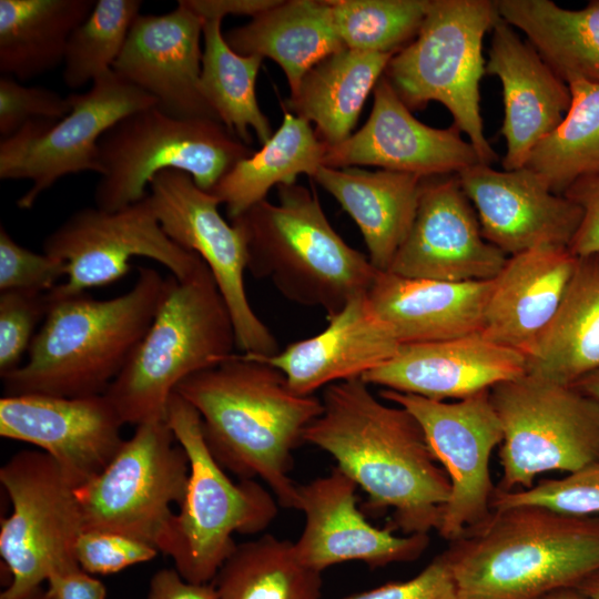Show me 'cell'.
Instances as JSON below:
<instances>
[{
    "mask_svg": "<svg viewBox=\"0 0 599 599\" xmlns=\"http://www.w3.org/2000/svg\"><path fill=\"white\" fill-rule=\"evenodd\" d=\"M321 399L323 412L303 441L329 454L373 508L390 510V530H437L450 481L417 419L379 402L361 377L328 385Z\"/></svg>",
    "mask_w": 599,
    "mask_h": 599,
    "instance_id": "1",
    "label": "cell"
},
{
    "mask_svg": "<svg viewBox=\"0 0 599 599\" xmlns=\"http://www.w3.org/2000/svg\"><path fill=\"white\" fill-rule=\"evenodd\" d=\"M201 417L209 449L240 479H260L280 506L294 508L293 451L322 414L314 395L294 392L268 362L233 354L181 382L174 390Z\"/></svg>",
    "mask_w": 599,
    "mask_h": 599,
    "instance_id": "2",
    "label": "cell"
},
{
    "mask_svg": "<svg viewBox=\"0 0 599 599\" xmlns=\"http://www.w3.org/2000/svg\"><path fill=\"white\" fill-rule=\"evenodd\" d=\"M166 283L154 268L140 267L131 290L112 298L49 292L48 314L26 359L0 376L4 395L104 394L148 332Z\"/></svg>",
    "mask_w": 599,
    "mask_h": 599,
    "instance_id": "3",
    "label": "cell"
},
{
    "mask_svg": "<svg viewBox=\"0 0 599 599\" xmlns=\"http://www.w3.org/2000/svg\"><path fill=\"white\" fill-rule=\"evenodd\" d=\"M443 552L457 599H539L599 570V516L496 509Z\"/></svg>",
    "mask_w": 599,
    "mask_h": 599,
    "instance_id": "4",
    "label": "cell"
},
{
    "mask_svg": "<svg viewBox=\"0 0 599 599\" xmlns=\"http://www.w3.org/2000/svg\"><path fill=\"white\" fill-rule=\"evenodd\" d=\"M277 196L278 203L263 200L231 220L245 237L247 270L329 318L367 294L378 270L333 229L314 192L294 183L278 185Z\"/></svg>",
    "mask_w": 599,
    "mask_h": 599,
    "instance_id": "5",
    "label": "cell"
},
{
    "mask_svg": "<svg viewBox=\"0 0 599 599\" xmlns=\"http://www.w3.org/2000/svg\"><path fill=\"white\" fill-rule=\"evenodd\" d=\"M166 278L148 332L104 393L124 424L165 419L177 385L225 361L236 347L230 311L205 263L186 280Z\"/></svg>",
    "mask_w": 599,
    "mask_h": 599,
    "instance_id": "6",
    "label": "cell"
},
{
    "mask_svg": "<svg viewBox=\"0 0 599 599\" xmlns=\"http://www.w3.org/2000/svg\"><path fill=\"white\" fill-rule=\"evenodd\" d=\"M165 419L185 450L190 473L183 500L158 550L192 583H211L237 544L234 534L265 530L277 515L272 491L255 479L233 481L209 449L196 409L177 393Z\"/></svg>",
    "mask_w": 599,
    "mask_h": 599,
    "instance_id": "7",
    "label": "cell"
},
{
    "mask_svg": "<svg viewBox=\"0 0 599 599\" xmlns=\"http://www.w3.org/2000/svg\"><path fill=\"white\" fill-rule=\"evenodd\" d=\"M497 16L495 1L432 0L418 33L384 72L410 111L430 101L443 104L488 165L497 153L484 132L479 87L486 67L483 41Z\"/></svg>",
    "mask_w": 599,
    "mask_h": 599,
    "instance_id": "8",
    "label": "cell"
},
{
    "mask_svg": "<svg viewBox=\"0 0 599 599\" xmlns=\"http://www.w3.org/2000/svg\"><path fill=\"white\" fill-rule=\"evenodd\" d=\"M98 149L102 173L93 197L104 211L146 197L152 179L165 170L185 172L211 192L238 161L253 154L220 121L177 118L156 105L122 118L102 135Z\"/></svg>",
    "mask_w": 599,
    "mask_h": 599,
    "instance_id": "9",
    "label": "cell"
},
{
    "mask_svg": "<svg viewBox=\"0 0 599 599\" xmlns=\"http://www.w3.org/2000/svg\"><path fill=\"white\" fill-rule=\"evenodd\" d=\"M490 398L502 428L497 489H528L540 474L599 461V402L575 386L526 373L491 387Z\"/></svg>",
    "mask_w": 599,
    "mask_h": 599,
    "instance_id": "10",
    "label": "cell"
},
{
    "mask_svg": "<svg viewBox=\"0 0 599 599\" xmlns=\"http://www.w3.org/2000/svg\"><path fill=\"white\" fill-rule=\"evenodd\" d=\"M189 473L187 455L166 419L136 425L110 464L75 489L84 530L116 532L158 549Z\"/></svg>",
    "mask_w": 599,
    "mask_h": 599,
    "instance_id": "11",
    "label": "cell"
},
{
    "mask_svg": "<svg viewBox=\"0 0 599 599\" xmlns=\"http://www.w3.org/2000/svg\"><path fill=\"white\" fill-rule=\"evenodd\" d=\"M0 483L12 507L0 527V555L11 575L0 599H22L52 570L78 562L83 519L77 486L40 449L12 455L0 468Z\"/></svg>",
    "mask_w": 599,
    "mask_h": 599,
    "instance_id": "12",
    "label": "cell"
},
{
    "mask_svg": "<svg viewBox=\"0 0 599 599\" xmlns=\"http://www.w3.org/2000/svg\"><path fill=\"white\" fill-rule=\"evenodd\" d=\"M71 110L60 120H34L0 142V179L30 180L17 205L32 209L57 181L84 171L102 173L98 144L122 118L156 105V100L113 70L84 93L68 97Z\"/></svg>",
    "mask_w": 599,
    "mask_h": 599,
    "instance_id": "13",
    "label": "cell"
},
{
    "mask_svg": "<svg viewBox=\"0 0 599 599\" xmlns=\"http://www.w3.org/2000/svg\"><path fill=\"white\" fill-rule=\"evenodd\" d=\"M149 197L166 235L195 253L210 268L230 311L236 347L243 354L267 358L280 352L277 341L253 311L245 290V237L219 212V200L200 189L192 176L177 170L158 173Z\"/></svg>",
    "mask_w": 599,
    "mask_h": 599,
    "instance_id": "14",
    "label": "cell"
},
{
    "mask_svg": "<svg viewBox=\"0 0 599 599\" xmlns=\"http://www.w3.org/2000/svg\"><path fill=\"white\" fill-rule=\"evenodd\" d=\"M43 252L67 266V280L50 291L58 296L111 284L130 272L131 261L138 256L156 261L180 281L204 263L166 235L149 194L116 211L77 210L45 237Z\"/></svg>",
    "mask_w": 599,
    "mask_h": 599,
    "instance_id": "15",
    "label": "cell"
},
{
    "mask_svg": "<svg viewBox=\"0 0 599 599\" xmlns=\"http://www.w3.org/2000/svg\"><path fill=\"white\" fill-rule=\"evenodd\" d=\"M382 398L407 409L423 428L429 447L450 481L437 532L448 542L487 519L496 490L489 461L502 441L490 389L448 403L382 389Z\"/></svg>",
    "mask_w": 599,
    "mask_h": 599,
    "instance_id": "16",
    "label": "cell"
},
{
    "mask_svg": "<svg viewBox=\"0 0 599 599\" xmlns=\"http://www.w3.org/2000/svg\"><path fill=\"white\" fill-rule=\"evenodd\" d=\"M508 256L483 236L456 174L426 177L414 223L386 272L418 280L495 278Z\"/></svg>",
    "mask_w": 599,
    "mask_h": 599,
    "instance_id": "17",
    "label": "cell"
},
{
    "mask_svg": "<svg viewBox=\"0 0 599 599\" xmlns=\"http://www.w3.org/2000/svg\"><path fill=\"white\" fill-rule=\"evenodd\" d=\"M123 425L105 394L3 395L0 399V436L37 446L77 487L98 476L113 459L124 441Z\"/></svg>",
    "mask_w": 599,
    "mask_h": 599,
    "instance_id": "18",
    "label": "cell"
},
{
    "mask_svg": "<svg viewBox=\"0 0 599 599\" xmlns=\"http://www.w3.org/2000/svg\"><path fill=\"white\" fill-rule=\"evenodd\" d=\"M357 485L338 467L323 477L297 485L295 509L304 528L293 542L298 561L322 572L346 561L370 568L418 559L429 545V534L396 536L367 521L356 505Z\"/></svg>",
    "mask_w": 599,
    "mask_h": 599,
    "instance_id": "19",
    "label": "cell"
},
{
    "mask_svg": "<svg viewBox=\"0 0 599 599\" xmlns=\"http://www.w3.org/2000/svg\"><path fill=\"white\" fill-rule=\"evenodd\" d=\"M456 176L475 209L483 236L507 256L541 245L569 248L582 210L554 193L532 170L498 171L477 163Z\"/></svg>",
    "mask_w": 599,
    "mask_h": 599,
    "instance_id": "20",
    "label": "cell"
},
{
    "mask_svg": "<svg viewBox=\"0 0 599 599\" xmlns=\"http://www.w3.org/2000/svg\"><path fill=\"white\" fill-rule=\"evenodd\" d=\"M373 93L366 123L342 143L326 146L323 166L370 165L432 177L457 174L481 163L455 125L437 129L418 121L384 74Z\"/></svg>",
    "mask_w": 599,
    "mask_h": 599,
    "instance_id": "21",
    "label": "cell"
},
{
    "mask_svg": "<svg viewBox=\"0 0 599 599\" xmlns=\"http://www.w3.org/2000/svg\"><path fill=\"white\" fill-rule=\"evenodd\" d=\"M201 39L203 19L181 0L163 14L140 13L112 70L167 114L217 120L201 90Z\"/></svg>",
    "mask_w": 599,
    "mask_h": 599,
    "instance_id": "22",
    "label": "cell"
},
{
    "mask_svg": "<svg viewBox=\"0 0 599 599\" xmlns=\"http://www.w3.org/2000/svg\"><path fill=\"white\" fill-rule=\"evenodd\" d=\"M527 357L481 333L400 345L397 354L361 378L368 385L434 400L463 399L525 375Z\"/></svg>",
    "mask_w": 599,
    "mask_h": 599,
    "instance_id": "23",
    "label": "cell"
},
{
    "mask_svg": "<svg viewBox=\"0 0 599 599\" xmlns=\"http://www.w3.org/2000/svg\"><path fill=\"white\" fill-rule=\"evenodd\" d=\"M485 73L497 77L502 87L504 170L524 167L534 149L568 112L569 85L499 14L491 29Z\"/></svg>",
    "mask_w": 599,
    "mask_h": 599,
    "instance_id": "24",
    "label": "cell"
},
{
    "mask_svg": "<svg viewBox=\"0 0 599 599\" xmlns=\"http://www.w3.org/2000/svg\"><path fill=\"white\" fill-rule=\"evenodd\" d=\"M327 321L321 333L262 358L278 368L297 394L313 395L331 384L362 377L393 358L402 345L367 294L353 298Z\"/></svg>",
    "mask_w": 599,
    "mask_h": 599,
    "instance_id": "25",
    "label": "cell"
},
{
    "mask_svg": "<svg viewBox=\"0 0 599 599\" xmlns=\"http://www.w3.org/2000/svg\"><path fill=\"white\" fill-rule=\"evenodd\" d=\"M576 262L568 247L554 245L508 256L494 278L480 333L528 357L552 321Z\"/></svg>",
    "mask_w": 599,
    "mask_h": 599,
    "instance_id": "26",
    "label": "cell"
},
{
    "mask_svg": "<svg viewBox=\"0 0 599 599\" xmlns=\"http://www.w3.org/2000/svg\"><path fill=\"white\" fill-rule=\"evenodd\" d=\"M493 286L494 278L453 283L378 271L367 297L403 345L480 333Z\"/></svg>",
    "mask_w": 599,
    "mask_h": 599,
    "instance_id": "27",
    "label": "cell"
},
{
    "mask_svg": "<svg viewBox=\"0 0 599 599\" xmlns=\"http://www.w3.org/2000/svg\"><path fill=\"white\" fill-rule=\"evenodd\" d=\"M313 179L357 224L372 265L386 272L414 223L426 177L389 170L321 166Z\"/></svg>",
    "mask_w": 599,
    "mask_h": 599,
    "instance_id": "28",
    "label": "cell"
},
{
    "mask_svg": "<svg viewBox=\"0 0 599 599\" xmlns=\"http://www.w3.org/2000/svg\"><path fill=\"white\" fill-rule=\"evenodd\" d=\"M224 37L242 55L274 60L285 73L291 95L315 64L345 48L329 0L281 1Z\"/></svg>",
    "mask_w": 599,
    "mask_h": 599,
    "instance_id": "29",
    "label": "cell"
},
{
    "mask_svg": "<svg viewBox=\"0 0 599 599\" xmlns=\"http://www.w3.org/2000/svg\"><path fill=\"white\" fill-rule=\"evenodd\" d=\"M599 368V253L577 256L560 305L527 357V374L573 385Z\"/></svg>",
    "mask_w": 599,
    "mask_h": 599,
    "instance_id": "30",
    "label": "cell"
},
{
    "mask_svg": "<svg viewBox=\"0 0 599 599\" xmlns=\"http://www.w3.org/2000/svg\"><path fill=\"white\" fill-rule=\"evenodd\" d=\"M393 55L344 48L326 57L303 77L285 110L315 123L314 131L326 146L342 143L351 136Z\"/></svg>",
    "mask_w": 599,
    "mask_h": 599,
    "instance_id": "31",
    "label": "cell"
},
{
    "mask_svg": "<svg viewBox=\"0 0 599 599\" xmlns=\"http://www.w3.org/2000/svg\"><path fill=\"white\" fill-rule=\"evenodd\" d=\"M495 6L567 84H599V0L579 10L551 0H497Z\"/></svg>",
    "mask_w": 599,
    "mask_h": 599,
    "instance_id": "32",
    "label": "cell"
},
{
    "mask_svg": "<svg viewBox=\"0 0 599 599\" xmlns=\"http://www.w3.org/2000/svg\"><path fill=\"white\" fill-rule=\"evenodd\" d=\"M97 0H0V71L19 81L64 61L69 39Z\"/></svg>",
    "mask_w": 599,
    "mask_h": 599,
    "instance_id": "33",
    "label": "cell"
},
{
    "mask_svg": "<svg viewBox=\"0 0 599 599\" xmlns=\"http://www.w3.org/2000/svg\"><path fill=\"white\" fill-rule=\"evenodd\" d=\"M326 145L312 125L290 111L261 150L238 161L212 189L231 220L266 200L273 186L296 183L301 174L314 176L323 166Z\"/></svg>",
    "mask_w": 599,
    "mask_h": 599,
    "instance_id": "34",
    "label": "cell"
},
{
    "mask_svg": "<svg viewBox=\"0 0 599 599\" xmlns=\"http://www.w3.org/2000/svg\"><path fill=\"white\" fill-rule=\"evenodd\" d=\"M221 24L219 19L203 20L202 94L229 131L248 145L253 130L263 145L273 135L255 92L263 58L235 52L226 42Z\"/></svg>",
    "mask_w": 599,
    "mask_h": 599,
    "instance_id": "35",
    "label": "cell"
},
{
    "mask_svg": "<svg viewBox=\"0 0 599 599\" xmlns=\"http://www.w3.org/2000/svg\"><path fill=\"white\" fill-rule=\"evenodd\" d=\"M321 573L298 561L292 541L265 534L238 544L212 583L217 599H319Z\"/></svg>",
    "mask_w": 599,
    "mask_h": 599,
    "instance_id": "36",
    "label": "cell"
},
{
    "mask_svg": "<svg viewBox=\"0 0 599 599\" xmlns=\"http://www.w3.org/2000/svg\"><path fill=\"white\" fill-rule=\"evenodd\" d=\"M568 85V112L534 149L525 165L559 195L576 180L599 173V84L577 80Z\"/></svg>",
    "mask_w": 599,
    "mask_h": 599,
    "instance_id": "37",
    "label": "cell"
},
{
    "mask_svg": "<svg viewBox=\"0 0 599 599\" xmlns=\"http://www.w3.org/2000/svg\"><path fill=\"white\" fill-rule=\"evenodd\" d=\"M345 48L395 54L418 33L432 0H329Z\"/></svg>",
    "mask_w": 599,
    "mask_h": 599,
    "instance_id": "38",
    "label": "cell"
},
{
    "mask_svg": "<svg viewBox=\"0 0 599 599\" xmlns=\"http://www.w3.org/2000/svg\"><path fill=\"white\" fill-rule=\"evenodd\" d=\"M141 7L140 0H97L68 42L63 61L68 88H81L112 70Z\"/></svg>",
    "mask_w": 599,
    "mask_h": 599,
    "instance_id": "39",
    "label": "cell"
},
{
    "mask_svg": "<svg viewBox=\"0 0 599 599\" xmlns=\"http://www.w3.org/2000/svg\"><path fill=\"white\" fill-rule=\"evenodd\" d=\"M536 506L573 516H599V461L589 464L559 479H546L522 490L496 488L491 509Z\"/></svg>",
    "mask_w": 599,
    "mask_h": 599,
    "instance_id": "40",
    "label": "cell"
},
{
    "mask_svg": "<svg viewBox=\"0 0 599 599\" xmlns=\"http://www.w3.org/2000/svg\"><path fill=\"white\" fill-rule=\"evenodd\" d=\"M49 307V292H0V376L23 363Z\"/></svg>",
    "mask_w": 599,
    "mask_h": 599,
    "instance_id": "41",
    "label": "cell"
},
{
    "mask_svg": "<svg viewBox=\"0 0 599 599\" xmlns=\"http://www.w3.org/2000/svg\"><path fill=\"white\" fill-rule=\"evenodd\" d=\"M67 274L60 258L30 251L0 227V292L23 291L47 293Z\"/></svg>",
    "mask_w": 599,
    "mask_h": 599,
    "instance_id": "42",
    "label": "cell"
},
{
    "mask_svg": "<svg viewBox=\"0 0 599 599\" xmlns=\"http://www.w3.org/2000/svg\"><path fill=\"white\" fill-rule=\"evenodd\" d=\"M70 101L43 87H27L10 75L0 77V134L6 139L34 120H60Z\"/></svg>",
    "mask_w": 599,
    "mask_h": 599,
    "instance_id": "43",
    "label": "cell"
},
{
    "mask_svg": "<svg viewBox=\"0 0 599 599\" xmlns=\"http://www.w3.org/2000/svg\"><path fill=\"white\" fill-rule=\"evenodd\" d=\"M159 550L143 541L111 531L84 530L77 540L74 557L91 575H110L152 560Z\"/></svg>",
    "mask_w": 599,
    "mask_h": 599,
    "instance_id": "44",
    "label": "cell"
},
{
    "mask_svg": "<svg viewBox=\"0 0 599 599\" xmlns=\"http://www.w3.org/2000/svg\"><path fill=\"white\" fill-rule=\"evenodd\" d=\"M344 599H457V595L448 560L441 552L409 580L388 582Z\"/></svg>",
    "mask_w": 599,
    "mask_h": 599,
    "instance_id": "45",
    "label": "cell"
},
{
    "mask_svg": "<svg viewBox=\"0 0 599 599\" xmlns=\"http://www.w3.org/2000/svg\"><path fill=\"white\" fill-rule=\"evenodd\" d=\"M564 196L582 210L580 226L569 246L576 256L599 253V173L576 180Z\"/></svg>",
    "mask_w": 599,
    "mask_h": 599,
    "instance_id": "46",
    "label": "cell"
},
{
    "mask_svg": "<svg viewBox=\"0 0 599 599\" xmlns=\"http://www.w3.org/2000/svg\"><path fill=\"white\" fill-rule=\"evenodd\" d=\"M47 583L55 599H105L106 596L103 582L78 562L52 570Z\"/></svg>",
    "mask_w": 599,
    "mask_h": 599,
    "instance_id": "47",
    "label": "cell"
},
{
    "mask_svg": "<svg viewBox=\"0 0 599 599\" xmlns=\"http://www.w3.org/2000/svg\"><path fill=\"white\" fill-rule=\"evenodd\" d=\"M146 599H217L213 583H192L173 569L156 571L151 581Z\"/></svg>",
    "mask_w": 599,
    "mask_h": 599,
    "instance_id": "48",
    "label": "cell"
},
{
    "mask_svg": "<svg viewBox=\"0 0 599 599\" xmlns=\"http://www.w3.org/2000/svg\"><path fill=\"white\" fill-rule=\"evenodd\" d=\"M203 20L225 16L256 17L277 6L282 0H181Z\"/></svg>",
    "mask_w": 599,
    "mask_h": 599,
    "instance_id": "49",
    "label": "cell"
},
{
    "mask_svg": "<svg viewBox=\"0 0 599 599\" xmlns=\"http://www.w3.org/2000/svg\"><path fill=\"white\" fill-rule=\"evenodd\" d=\"M572 386L599 402V368L583 376Z\"/></svg>",
    "mask_w": 599,
    "mask_h": 599,
    "instance_id": "50",
    "label": "cell"
},
{
    "mask_svg": "<svg viewBox=\"0 0 599 599\" xmlns=\"http://www.w3.org/2000/svg\"><path fill=\"white\" fill-rule=\"evenodd\" d=\"M578 589L587 599H599V570L587 578Z\"/></svg>",
    "mask_w": 599,
    "mask_h": 599,
    "instance_id": "51",
    "label": "cell"
},
{
    "mask_svg": "<svg viewBox=\"0 0 599 599\" xmlns=\"http://www.w3.org/2000/svg\"><path fill=\"white\" fill-rule=\"evenodd\" d=\"M539 599H587V597L578 588H569L550 592Z\"/></svg>",
    "mask_w": 599,
    "mask_h": 599,
    "instance_id": "52",
    "label": "cell"
},
{
    "mask_svg": "<svg viewBox=\"0 0 599 599\" xmlns=\"http://www.w3.org/2000/svg\"><path fill=\"white\" fill-rule=\"evenodd\" d=\"M22 599H55V598L53 597V595L48 588L43 589L41 587Z\"/></svg>",
    "mask_w": 599,
    "mask_h": 599,
    "instance_id": "53",
    "label": "cell"
}]
</instances>
